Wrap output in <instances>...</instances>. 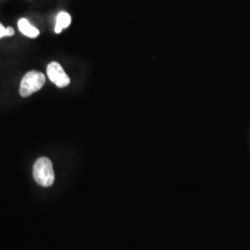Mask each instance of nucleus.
I'll list each match as a JSON object with an SVG mask.
<instances>
[{
    "instance_id": "5",
    "label": "nucleus",
    "mask_w": 250,
    "mask_h": 250,
    "mask_svg": "<svg viewBox=\"0 0 250 250\" xmlns=\"http://www.w3.org/2000/svg\"><path fill=\"white\" fill-rule=\"evenodd\" d=\"M72 19L69 13L67 12H61L58 17H57V21H56V26H55V32L56 34H61L62 29L69 27L71 24Z\"/></svg>"
},
{
    "instance_id": "2",
    "label": "nucleus",
    "mask_w": 250,
    "mask_h": 250,
    "mask_svg": "<svg viewBox=\"0 0 250 250\" xmlns=\"http://www.w3.org/2000/svg\"><path fill=\"white\" fill-rule=\"evenodd\" d=\"M45 83V75L42 72L31 71L23 76L20 85V95L27 98L43 88Z\"/></svg>"
},
{
    "instance_id": "4",
    "label": "nucleus",
    "mask_w": 250,
    "mask_h": 250,
    "mask_svg": "<svg viewBox=\"0 0 250 250\" xmlns=\"http://www.w3.org/2000/svg\"><path fill=\"white\" fill-rule=\"evenodd\" d=\"M18 27L20 31L30 38H36L39 36V31L36 27L33 26L26 19H21L18 21Z\"/></svg>"
},
{
    "instance_id": "1",
    "label": "nucleus",
    "mask_w": 250,
    "mask_h": 250,
    "mask_svg": "<svg viewBox=\"0 0 250 250\" xmlns=\"http://www.w3.org/2000/svg\"><path fill=\"white\" fill-rule=\"evenodd\" d=\"M34 179L36 183L44 188H49L55 180L52 162L47 158H40L36 161L33 169Z\"/></svg>"
},
{
    "instance_id": "7",
    "label": "nucleus",
    "mask_w": 250,
    "mask_h": 250,
    "mask_svg": "<svg viewBox=\"0 0 250 250\" xmlns=\"http://www.w3.org/2000/svg\"><path fill=\"white\" fill-rule=\"evenodd\" d=\"M14 34H15V31L12 27H7V36H14Z\"/></svg>"
},
{
    "instance_id": "6",
    "label": "nucleus",
    "mask_w": 250,
    "mask_h": 250,
    "mask_svg": "<svg viewBox=\"0 0 250 250\" xmlns=\"http://www.w3.org/2000/svg\"><path fill=\"white\" fill-rule=\"evenodd\" d=\"M4 36H7V28H5L2 23H0V38Z\"/></svg>"
},
{
    "instance_id": "3",
    "label": "nucleus",
    "mask_w": 250,
    "mask_h": 250,
    "mask_svg": "<svg viewBox=\"0 0 250 250\" xmlns=\"http://www.w3.org/2000/svg\"><path fill=\"white\" fill-rule=\"evenodd\" d=\"M46 73L49 80L56 84L58 87L63 88L69 85L70 78L63 70L62 65L58 62H50L47 65Z\"/></svg>"
}]
</instances>
